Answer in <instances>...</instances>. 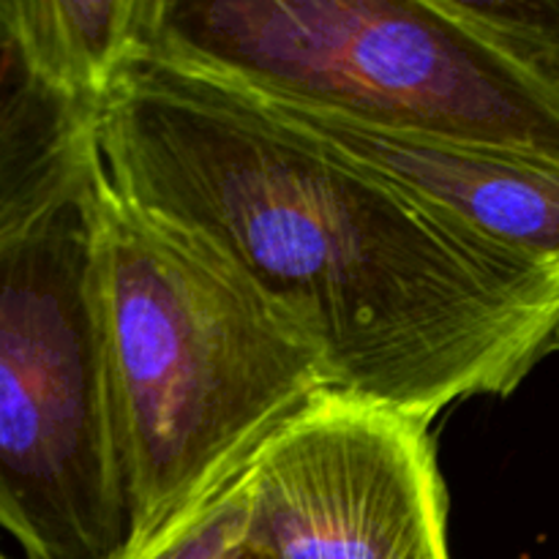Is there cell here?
Segmentation results:
<instances>
[{"instance_id":"1","label":"cell","mask_w":559,"mask_h":559,"mask_svg":"<svg viewBox=\"0 0 559 559\" xmlns=\"http://www.w3.org/2000/svg\"><path fill=\"white\" fill-rule=\"evenodd\" d=\"M107 183L311 349L328 393L435 424L559 353V273L440 216L260 98L140 55L98 109Z\"/></svg>"},{"instance_id":"2","label":"cell","mask_w":559,"mask_h":559,"mask_svg":"<svg viewBox=\"0 0 559 559\" xmlns=\"http://www.w3.org/2000/svg\"><path fill=\"white\" fill-rule=\"evenodd\" d=\"M98 211L104 331L136 549L240 473L328 388L311 349L189 235L126 202L107 178Z\"/></svg>"},{"instance_id":"3","label":"cell","mask_w":559,"mask_h":559,"mask_svg":"<svg viewBox=\"0 0 559 559\" xmlns=\"http://www.w3.org/2000/svg\"><path fill=\"white\" fill-rule=\"evenodd\" d=\"M142 55L371 129L559 162V109L440 0H151Z\"/></svg>"},{"instance_id":"4","label":"cell","mask_w":559,"mask_h":559,"mask_svg":"<svg viewBox=\"0 0 559 559\" xmlns=\"http://www.w3.org/2000/svg\"><path fill=\"white\" fill-rule=\"evenodd\" d=\"M104 169L0 238V533L25 559H126L134 519L104 331Z\"/></svg>"},{"instance_id":"5","label":"cell","mask_w":559,"mask_h":559,"mask_svg":"<svg viewBox=\"0 0 559 559\" xmlns=\"http://www.w3.org/2000/svg\"><path fill=\"white\" fill-rule=\"evenodd\" d=\"M260 559H451L431 426L322 393L243 469Z\"/></svg>"},{"instance_id":"6","label":"cell","mask_w":559,"mask_h":559,"mask_svg":"<svg viewBox=\"0 0 559 559\" xmlns=\"http://www.w3.org/2000/svg\"><path fill=\"white\" fill-rule=\"evenodd\" d=\"M260 102L336 156L369 169L429 211L522 260L559 273V162L489 145L371 129L331 112L267 98Z\"/></svg>"},{"instance_id":"7","label":"cell","mask_w":559,"mask_h":559,"mask_svg":"<svg viewBox=\"0 0 559 559\" xmlns=\"http://www.w3.org/2000/svg\"><path fill=\"white\" fill-rule=\"evenodd\" d=\"M98 109L44 82L0 31V238L91 178Z\"/></svg>"},{"instance_id":"8","label":"cell","mask_w":559,"mask_h":559,"mask_svg":"<svg viewBox=\"0 0 559 559\" xmlns=\"http://www.w3.org/2000/svg\"><path fill=\"white\" fill-rule=\"evenodd\" d=\"M151 0H0V31L66 96L102 109L145 47Z\"/></svg>"},{"instance_id":"9","label":"cell","mask_w":559,"mask_h":559,"mask_svg":"<svg viewBox=\"0 0 559 559\" xmlns=\"http://www.w3.org/2000/svg\"><path fill=\"white\" fill-rule=\"evenodd\" d=\"M559 109V0H440Z\"/></svg>"},{"instance_id":"10","label":"cell","mask_w":559,"mask_h":559,"mask_svg":"<svg viewBox=\"0 0 559 559\" xmlns=\"http://www.w3.org/2000/svg\"><path fill=\"white\" fill-rule=\"evenodd\" d=\"M243 469L136 546L126 559H227L240 549L249 519Z\"/></svg>"},{"instance_id":"11","label":"cell","mask_w":559,"mask_h":559,"mask_svg":"<svg viewBox=\"0 0 559 559\" xmlns=\"http://www.w3.org/2000/svg\"><path fill=\"white\" fill-rule=\"evenodd\" d=\"M227 559H260L257 555H251L249 549H246V546H240V549H235L233 555H229Z\"/></svg>"},{"instance_id":"12","label":"cell","mask_w":559,"mask_h":559,"mask_svg":"<svg viewBox=\"0 0 559 559\" xmlns=\"http://www.w3.org/2000/svg\"><path fill=\"white\" fill-rule=\"evenodd\" d=\"M0 559H16V557H11V555H9V551H5V549H3V546H0Z\"/></svg>"}]
</instances>
